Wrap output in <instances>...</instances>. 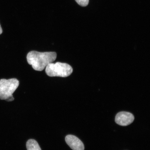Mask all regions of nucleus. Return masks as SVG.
Segmentation results:
<instances>
[{
	"mask_svg": "<svg viewBox=\"0 0 150 150\" xmlns=\"http://www.w3.org/2000/svg\"><path fill=\"white\" fill-rule=\"evenodd\" d=\"M57 57L55 52H39L32 51L28 53L27 62L35 70L42 71L49 64L53 62Z\"/></svg>",
	"mask_w": 150,
	"mask_h": 150,
	"instance_id": "nucleus-1",
	"label": "nucleus"
},
{
	"mask_svg": "<svg viewBox=\"0 0 150 150\" xmlns=\"http://www.w3.org/2000/svg\"><path fill=\"white\" fill-rule=\"evenodd\" d=\"M46 73L50 77L59 76L67 77L73 72V69L67 63L57 62L50 63L46 67Z\"/></svg>",
	"mask_w": 150,
	"mask_h": 150,
	"instance_id": "nucleus-2",
	"label": "nucleus"
},
{
	"mask_svg": "<svg viewBox=\"0 0 150 150\" xmlns=\"http://www.w3.org/2000/svg\"><path fill=\"white\" fill-rule=\"evenodd\" d=\"M19 85V82L16 79L0 80V99L5 100L13 96V94Z\"/></svg>",
	"mask_w": 150,
	"mask_h": 150,
	"instance_id": "nucleus-3",
	"label": "nucleus"
},
{
	"mask_svg": "<svg viewBox=\"0 0 150 150\" xmlns=\"http://www.w3.org/2000/svg\"><path fill=\"white\" fill-rule=\"evenodd\" d=\"M134 115L130 112H121L118 113L115 118V122L121 126H126L130 125L134 121Z\"/></svg>",
	"mask_w": 150,
	"mask_h": 150,
	"instance_id": "nucleus-4",
	"label": "nucleus"
},
{
	"mask_svg": "<svg viewBox=\"0 0 150 150\" xmlns=\"http://www.w3.org/2000/svg\"><path fill=\"white\" fill-rule=\"evenodd\" d=\"M66 143L73 150H84V144L81 140L73 135H68L65 137Z\"/></svg>",
	"mask_w": 150,
	"mask_h": 150,
	"instance_id": "nucleus-5",
	"label": "nucleus"
},
{
	"mask_svg": "<svg viewBox=\"0 0 150 150\" xmlns=\"http://www.w3.org/2000/svg\"><path fill=\"white\" fill-rule=\"evenodd\" d=\"M27 150H42L38 143L34 139L28 140L26 144Z\"/></svg>",
	"mask_w": 150,
	"mask_h": 150,
	"instance_id": "nucleus-6",
	"label": "nucleus"
},
{
	"mask_svg": "<svg viewBox=\"0 0 150 150\" xmlns=\"http://www.w3.org/2000/svg\"><path fill=\"white\" fill-rule=\"evenodd\" d=\"M77 3L82 6L85 7L88 4L89 0H75Z\"/></svg>",
	"mask_w": 150,
	"mask_h": 150,
	"instance_id": "nucleus-7",
	"label": "nucleus"
},
{
	"mask_svg": "<svg viewBox=\"0 0 150 150\" xmlns=\"http://www.w3.org/2000/svg\"><path fill=\"white\" fill-rule=\"evenodd\" d=\"M14 97L12 96H11L10 97H9V98H8V99H6V100H5L6 101H7V102H12V101H13V100H14Z\"/></svg>",
	"mask_w": 150,
	"mask_h": 150,
	"instance_id": "nucleus-8",
	"label": "nucleus"
},
{
	"mask_svg": "<svg viewBox=\"0 0 150 150\" xmlns=\"http://www.w3.org/2000/svg\"><path fill=\"white\" fill-rule=\"evenodd\" d=\"M3 33V30L2 29L1 27V25H0V35H1Z\"/></svg>",
	"mask_w": 150,
	"mask_h": 150,
	"instance_id": "nucleus-9",
	"label": "nucleus"
}]
</instances>
